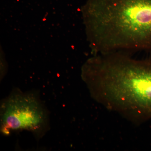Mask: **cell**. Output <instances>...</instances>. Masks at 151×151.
<instances>
[{
  "mask_svg": "<svg viewBox=\"0 0 151 151\" xmlns=\"http://www.w3.org/2000/svg\"><path fill=\"white\" fill-rule=\"evenodd\" d=\"M47 121L45 108L32 94L13 92L1 105V130L4 134L22 130L39 133L45 129Z\"/></svg>",
  "mask_w": 151,
  "mask_h": 151,
  "instance_id": "cell-3",
  "label": "cell"
},
{
  "mask_svg": "<svg viewBox=\"0 0 151 151\" xmlns=\"http://www.w3.org/2000/svg\"><path fill=\"white\" fill-rule=\"evenodd\" d=\"M85 9L96 53L151 50V0H87Z\"/></svg>",
  "mask_w": 151,
  "mask_h": 151,
  "instance_id": "cell-2",
  "label": "cell"
},
{
  "mask_svg": "<svg viewBox=\"0 0 151 151\" xmlns=\"http://www.w3.org/2000/svg\"><path fill=\"white\" fill-rule=\"evenodd\" d=\"M83 78L94 100L134 123L151 119V60L127 52L98 54L86 63Z\"/></svg>",
  "mask_w": 151,
  "mask_h": 151,
  "instance_id": "cell-1",
  "label": "cell"
}]
</instances>
